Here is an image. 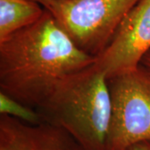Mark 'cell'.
Segmentation results:
<instances>
[{"label":"cell","instance_id":"1","mask_svg":"<svg viewBox=\"0 0 150 150\" xmlns=\"http://www.w3.org/2000/svg\"><path fill=\"white\" fill-rule=\"evenodd\" d=\"M95 60L45 9L37 23L0 42V92L38 110L65 81Z\"/></svg>","mask_w":150,"mask_h":150},{"label":"cell","instance_id":"2","mask_svg":"<svg viewBox=\"0 0 150 150\" xmlns=\"http://www.w3.org/2000/svg\"><path fill=\"white\" fill-rule=\"evenodd\" d=\"M38 112L42 123L66 131L86 150H107L112 103L95 64L65 81Z\"/></svg>","mask_w":150,"mask_h":150},{"label":"cell","instance_id":"3","mask_svg":"<svg viewBox=\"0 0 150 150\" xmlns=\"http://www.w3.org/2000/svg\"><path fill=\"white\" fill-rule=\"evenodd\" d=\"M140 0H51L45 8L75 45L98 57Z\"/></svg>","mask_w":150,"mask_h":150},{"label":"cell","instance_id":"4","mask_svg":"<svg viewBox=\"0 0 150 150\" xmlns=\"http://www.w3.org/2000/svg\"><path fill=\"white\" fill-rule=\"evenodd\" d=\"M107 82L112 103L107 150L150 142V70L141 64Z\"/></svg>","mask_w":150,"mask_h":150},{"label":"cell","instance_id":"5","mask_svg":"<svg viewBox=\"0 0 150 150\" xmlns=\"http://www.w3.org/2000/svg\"><path fill=\"white\" fill-rule=\"evenodd\" d=\"M150 51V0H140L129 11L95 66L110 78L134 69Z\"/></svg>","mask_w":150,"mask_h":150},{"label":"cell","instance_id":"6","mask_svg":"<svg viewBox=\"0 0 150 150\" xmlns=\"http://www.w3.org/2000/svg\"><path fill=\"white\" fill-rule=\"evenodd\" d=\"M0 150H86L66 131L0 114Z\"/></svg>","mask_w":150,"mask_h":150},{"label":"cell","instance_id":"7","mask_svg":"<svg viewBox=\"0 0 150 150\" xmlns=\"http://www.w3.org/2000/svg\"><path fill=\"white\" fill-rule=\"evenodd\" d=\"M44 12L35 0H0V42L37 23Z\"/></svg>","mask_w":150,"mask_h":150},{"label":"cell","instance_id":"8","mask_svg":"<svg viewBox=\"0 0 150 150\" xmlns=\"http://www.w3.org/2000/svg\"><path fill=\"white\" fill-rule=\"evenodd\" d=\"M0 114L8 115L18 118L23 122L30 124H39L42 123V118L38 112L33 109L18 102L8 95L0 92Z\"/></svg>","mask_w":150,"mask_h":150},{"label":"cell","instance_id":"9","mask_svg":"<svg viewBox=\"0 0 150 150\" xmlns=\"http://www.w3.org/2000/svg\"><path fill=\"white\" fill-rule=\"evenodd\" d=\"M127 150H150V142H143L134 144Z\"/></svg>","mask_w":150,"mask_h":150},{"label":"cell","instance_id":"10","mask_svg":"<svg viewBox=\"0 0 150 150\" xmlns=\"http://www.w3.org/2000/svg\"><path fill=\"white\" fill-rule=\"evenodd\" d=\"M141 64L143 65H144L145 67H147L150 70V51L149 53H147L146 55L144 57Z\"/></svg>","mask_w":150,"mask_h":150},{"label":"cell","instance_id":"11","mask_svg":"<svg viewBox=\"0 0 150 150\" xmlns=\"http://www.w3.org/2000/svg\"><path fill=\"white\" fill-rule=\"evenodd\" d=\"M36 2H38V4H40L41 5L43 6V8H45L47 6H48V4H49V2L51 1V0H35Z\"/></svg>","mask_w":150,"mask_h":150}]
</instances>
